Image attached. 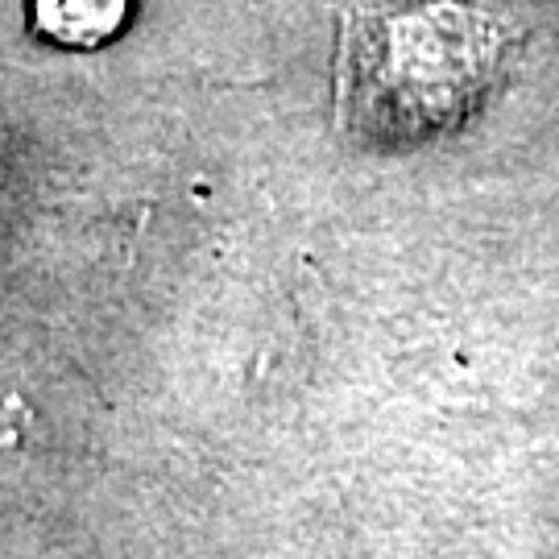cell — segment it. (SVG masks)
Masks as SVG:
<instances>
[{
  "instance_id": "6da1fadb",
  "label": "cell",
  "mask_w": 559,
  "mask_h": 559,
  "mask_svg": "<svg viewBox=\"0 0 559 559\" xmlns=\"http://www.w3.org/2000/svg\"><path fill=\"white\" fill-rule=\"evenodd\" d=\"M357 59L365 62L357 80L365 120L399 138H423L473 108L493 75L498 34L464 9H423L381 25Z\"/></svg>"
},
{
  "instance_id": "7a4b0ae2",
  "label": "cell",
  "mask_w": 559,
  "mask_h": 559,
  "mask_svg": "<svg viewBox=\"0 0 559 559\" xmlns=\"http://www.w3.org/2000/svg\"><path fill=\"white\" fill-rule=\"evenodd\" d=\"M38 29L67 46H96L112 38L129 13V0H34Z\"/></svg>"
}]
</instances>
